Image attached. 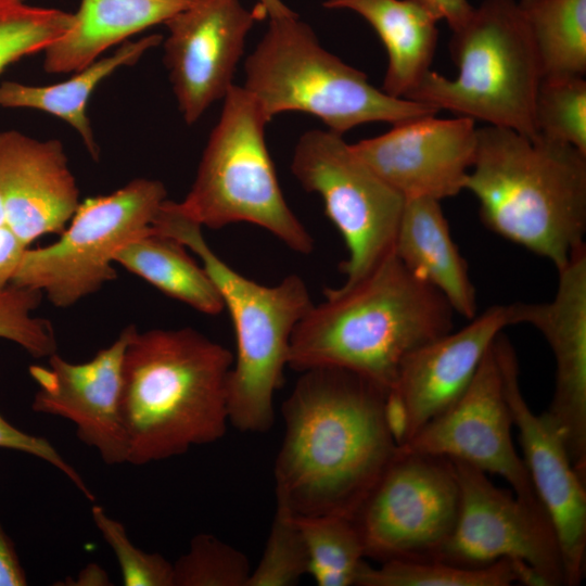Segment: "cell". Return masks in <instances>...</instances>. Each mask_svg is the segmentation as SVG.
<instances>
[{"instance_id": "8fae6325", "label": "cell", "mask_w": 586, "mask_h": 586, "mask_svg": "<svg viewBox=\"0 0 586 586\" xmlns=\"http://www.w3.org/2000/svg\"><path fill=\"white\" fill-rule=\"evenodd\" d=\"M458 510L453 461L397 448L353 519L366 558L432 561L451 535Z\"/></svg>"}, {"instance_id": "d6986e66", "label": "cell", "mask_w": 586, "mask_h": 586, "mask_svg": "<svg viewBox=\"0 0 586 586\" xmlns=\"http://www.w3.org/2000/svg\"><path fill=\"white\" fill-rule=\"evenodd\" d=\"M553 298L512 303L514 324L537 329L556 362L555 390L545 411L560 429L577 473L586 480V247L558 270Z\"/></svg>"}, {"instance_id": "d4e9b609", "label": "cell", "mask_w": 586, "mask_h": 586, "mask_svg": "<svg viewBox=\"0 0 586 586\" xmlns=\"http://www.w3.org/2000/svg\"><path fill=\"white\" fill-rule=\"evenodd\" d=\"M186 249L151 229L119 250L114 263L198 311L218 315L225 309L219 291Z\"/></svg>"}, {"instance_id": "4dcf8cb0", "label": "cell", "mask_w": 586, "mask_h": 586, "mask_svg": "<svg viewBox=\"0 0 586 586\" xmlns=\"http://www.w3.org/2000/svg\"><path fill=\"white\" fill-rule=\"evenodd\" d=\"M247 557L212 534H198L173 563V586H246Z\"/></svg>"}, {"instance_id": "4316f807", "label": "cell", "mask_w": 586, "mask_h": 586, "mask_svg": "<svg viewBox=\"0 0 586 586\" xmlns=\"http://www.w3.org/2000/svg\"><path fill=\"white\" fill-rule=\"evenodd\" d=\"M542 586L526 564L501 559L483 568H466L443 561H387L379 568L365 562L356 586Z\"/></svg>"}, {"instance_id": "60d3db41", "label": "cell", "mask_w": 586, "mask_h": 586, "mask_svg": "<svg viewBox=\"0 0 586 586\" xmlns=\"http://www.w3.org/2000/svg\"><path fill=\"white\" fill-rule=\"evenodd\" d=\"M7 225L3 206L0 200V226Z\"/></svg>"}, {"instance_id": "d6a6232c", "label": "cell", "mask_w": 586, "mask_h": 586, "mask_svg": "<svg viewBox=\"0 0 586 586\" xmlns=\"http://www.w3.org/2000/svg\"><path fill=\"white\" fill-rule=\"evenodd\" d=\"M42 295L14 284L0 291V339L18 345L34 358H48L58 352L52 323L34 315Z\"/></svg>"}, {"instance_id": "1f68e13d", "label": "cell", "mask_w": 586, "mask_h": 586, "mask_svg": "<svg viewBox=\"0 0 586 586\" xmlns=\"http://www.w3.org/2000/svg\"><path fill=\"white\" fill-rule=\"evenodd\" d=\"M308 574V556L297 517L276 504L262 558L246 586H293Z\"/></svg>"}, {"instance_id": "5b68a950", "label": "cell", "mask_w": 586, "mask_h": 586, "mask_svg": "<svg viewBox=\"0 0 586 586\" xmlns=\"http://www.w3.org/2000/svg\"><path fill=\"white\" fill-rule=\"evenodd\" d=\"M152 229L191 250L216 285L235 333L237 355L228 381L229 423L264 433L275 418L273 396L283 382L292 332L313 305L304 280L289 275L265 285L239 273L209 247L202 227L166 200Z\"/></svg>"}, {"instance_id": "4fadbf2b", "label": "cell", "mask_w": 586, "mask_h": 586, "mask_svg": "<svg viewBox=\"0 0 586 586\" xmlns=\"http://www.w3.org/2000/svg\"><path fill=\"white\" fill-rule=\"evenodd\" d=\"M512 424L494 341L463 394L398 448L461 461L499 475L520 500L546 510L513 446Z\"/></svg>"}, {"instance_id": "cb8c5ba5", "label": "cell", "mask_w": 586, "mask_h": 586, "mask_svg": "<svg viewBox=\"0 0 586 586\" xmlns=\"http://www.w3.org/2000/svg\"><path fill=\"white\" fill-rule=\"evenodd\" d=\"M160 34L127 40L107 55H102L61 82L47 86L17 81L0 84V107L30 109L53 115L79 136L93 160L100 149L87 114L88 102L97 87L117 69L135 65L148 51L162 43Z\"/></svg>"}, {"instance_id": "74e56055", "label": "cell", "mask_w": 586, "mask_h": 586, "mask_svg": "<svg viewBox=\"0 0 586 586\" xmlns=\"http://www.w3.org/2000/svg\"><path fill=\"white\" fill-rule=\"evenodd\" d=\"M437 20L444 21L454 30L461 26L473 11L468 0H416Z\"/></svg>"}, {"instance_id": "277c9868", "label": "cell", "mask_w": 586, "mask_h": 586, "mask_svg": "<svg viewBox=\"0 0 586 586\" xmlns=\"http://www.w3.org/2000/svg\"><path fill=\"white\" fill-rule=\"evenodd\" d=\"M483 224L558 270L586 247V154L542 136L477 127L464 189Z\"/></svg>"}, {"instance_id": "30bf717a", "label": "cell", "mask_w": 586, "mask_h": 586, "mask_svg": "<svg viewBox=\"0 0 586 586\" xmlns=\"http://www.w3.org/2000/svg\"><path fill=\"white\" fill-rule=\"evenodd\" d=\"M291 171L308 192L319 194L348 255L340 265L351 284L394 251L405 199L382 180L342 135L304 132L293 152Z\"/></svg>"}, {"instance_id": "7402d4cb", "label": "cell", "mask_w": 586, "mask_h": 586, "mask_svg": "<svg viewBox=\"0 0 586 586\" xmlns=\"http://www.w3.org/2000/svg\"><path fill=\"white\" fill-rule=\"evenodd\" d=\"M394 252L409 270L437 290L455 313L469 320L477 314L469 267L451 238L441 201L405 200Z\"/></svg>"}, {"instance_id": "83f0119b", "label": "cell", "mask_w": 586, "mask_h": 586, "mask_svg": "<svg viewBox=\"0 0 586 586\" xmlns=\"http://www.w3.org/2000/svg\"><path fill=\"white\" fill-rule=\"evenodd\" d=\"M297 522L307 550L308 574L317 585H356L366 556L354 519L314 515L297 517Z\"/></svg>"}, {"instance_id": "e575fe53", "label": "cell", "mask_w": 586, "mask_h": 586, "mask_svg": "<svg viewBox=\"0 0 586 586\" xmlns=\"http://www.w3.org/2000/svg\"><path fill=\"white\" fill-rule=\"evenodd\" d=\"M0 448L16 450L39 458L62 472L89 500H94V495L85 483L80 474L58 451V449L44 437L26 433L10 423L0 413Z\"/></svg>"}, {"instance_id": "5bb4252c", "label": "cell", "mask_w": 586, "mask_h": 586, "mask_svg": "<svg viewBox=\"0 0 586 586\" xmlns=\"http://www.w3.org/2000/svg\"><path fill=\"white\" fill-rule=\"evenodd\" d=\"M264 18L257 4L249 10L240 0H195L165 23L164 63L188 125L234 85L246 36Z\"/></svg>"}, {"instance_id": "d590c367", "label": "cell", "mask_w": 586, "mask_h": 586, "mask_svg": "<svg viewBox=\"0 0 586 586\" xmlns=\"http://www.w3.org/2000/svg\"><path fill=\"white\" fill-rule=\"evenodd\" d=\"M27 247L8 225L0 226V291L11 284Z\"/></svg>"}, {"instance_id": "52a82bcc", "label": "cell", "mask_w": 586, "mask_h": 586, "mask_svg": "<svg viewBox=\"0 0 586 586\" xmlns=\"http://www.w3.org/2000/svg\"><path fill=\"white\" fill-rule=\"evenodd\" d=\"M448 47L457 76L430 69L405 99L536 137L542 72L517 0H483L451 30Z\"/></svg>"}, {"instance_id": "ba28073f", "label": "cell", "mask_w": 586, "mask_h": 586, "mask_svg": "<svg viewBox=\"0 0 586 586\" xmlns=\"http://www.w3.org/2000/svg\"><path fill=\"white\" fill-rule=\"evenodd\" d=\"M222 100L194 181L177 208L211 229L253 224L309 254L314 239L286 203L266 144L269 120L244 87L233 85Z\"/></svg>"}, {"instance_id": "7c38bea8", "label": "cell", "mask_w": 586, "mask_h": 586, "mask_svg": "<svg viewBox=\"0 0 586 586\" xmlns=\"http://www.w3.org/2000/svg\"><path fill=\"white\" fill-rule=\"evenodd\" d=\"M453 463L459 484L458 517L434 560L483 568L510 559L528 565L542 586L565 585L561 551L547 511L495 486L485 472L461 461Z\"/></svg>"}, {"instance_id": "8d00e7d4", "label": "cell", "mask_w": 586, "mask_h": 586, "mask_svg": "<svg viewBox=\"0 0 586 586\" xmlns=\"http://www.w3.org/2000/svg\"><path fill=\"white\" fill-rule=\"evenodd\" d=\"M26 572L14 543L0 524V586H25Z\"/></svg>"}, {"instance_id": "ac0fdd59", "label": "cell", "mask_w": 586, "mask_h": 586, "mask_svg": "<svg viewBox=\"0 0 586 586\" xmlns=\"http://www.w3.org/2000/svg\"><path fill=\"white\" fill-rule=\"evenodd\" d=\"M377 137L360 140L354 152L404 199L453 198L464 189L476 150L477 126L470 118H412Z\"/></svg>"}, {"instance_id": "44dd1931", "label": "cell", "mask_w": 586, "mask_h": 586, "mask_svg": "<svg viewBox=\"0 0 586 586\" xmlns=\"http://www.w3.org/2000/svg\"><path fill=\"white\" fill-rule=\"evenodd\" d=\"M195 0H80L69 28L43 51L49 74L74 73Z\"/></svg>"}, {"instance_id": "8992f818", "label": "cell", "mask_w": 586, "mask_h": 586, "mask_svg": "<svg viewBox=\"0 0 586 586\" xmlns=\"http://www.w3.org/2000/svg\"><path fill=\"white\" fill-rule=\"evenodd\" d=\"M244 88L270 120L283 112L316 116L342 135L372 122L392 125L438 111L395 98L372 86L367 75L326 50L311 27L296 15L269 18L247 56Z\"/></svg>"}, {"instance_id": "836d02e7", "label": "cell", "mask_w": 586, "mask_h": 586, "mask_svg": "<svg viewBox=\"0 0 586 586\" xmlns=\"http://www.w3.org/2000/svg\"><path fill=\"white\" fill-rule=\"evenodd\" d=\"M94 525L113 550L125 586H173V563L162 555L146 552L130 540L122 522L98 505L91 508Z\"/></svg>"}, {"instance_id": "2e32d148", "label": "cell", "mask_w": 586, "mask_h": 586, "mask_svg": "<svg viewBox=\"0 0 586 586\" xmlns=\"http://www.w3.org/2000/svg\"><path fill=\"white\" fill-rule=\"evenodd\" d=\"M511 304H497L413 351L387 395V418L398 446L449 408L466 391L495 339L513 326Z\"/></svg>"}, {"instance_id": "f1b7e54d", "label": "cell", "mask_w": 586, "mask_h": 586, "mask_svg": "<svg viewBox=\"0 0 586 586\" xmlns=\"http://www.w3.org/2000/svg\"><path fill=\"white\" fill-rule=\"evenodd\" d=\"M73 13L0 0V74L21 59L43 52L71 26Z\"/></svg>"}, {"instance_id": "ab89813d", "label": "cell", "mask_w": 586, "mask_h": 586, "mask_svg": "<svg viewBox=\"0 0 586 586\" xmlns=\"http://www.w3.org/2000/svg\"><path fill=\"white\" fill-rule=\"evenodd\" d=\"M257 5L263 9L268 18H278L296 15L281 0H257Z\"/></svg>"}, {"instance_id": "ffe728a7", "label": "cell", "mask_w": 586, "mask_h": 586, "mask_svg": "<svg viewBox=\"0 0 586 586\" xmlns=\"http://www.w3.org/2000/svg\"><path fill=\"white\" fill-rule=\"evenodd\" d=\"M0 200L8 227L26 246L60 234L80 203L62 142L1 130Z\"/></svg>"}, {"instance_id": "603a6c76", "label": "cell", "mask_w": 586, "mask_h": 586, "mask_svg": "<svg viewBox=\"0 0 586 586\" xmlns=\"http://www.w3.org/2000/svg\"><path fill=\"white\" fill-rule=\"evenodd\" d=\"M331 10H349L378 34L387 53L382 90L406 98L431 69L438 20L416 0H327Z\"/></svg>"}, {"instance_id": "9a60e30c", "label": "cell", "mask_w": 586, "mask_h": 586, "mask_svg": "<svg viewBox=\"0 0 586 586\" xmlns=\"http://www.w3.org/2000/svg\"><path fill=\"white\" fill-rule=\"evenodd\" d=\"M495 348L523 461L558 538L565 586H577L585 575L586 480L575 470L557 424L546 412L536 415L527 405L519 383L514 348L502 332L495 340Z\"/></svg>"}, {"instance_id": "484cf974", "label": "cell", "mask_w": 586, "mask_h": 586, "mask_svg": "<svg viewBox=\"0 0 586 586\" xmlns=\"http://www.w3.org/2000/svg\"><path fill=\"white\" fill-rule=\"evenodd\" d=\"M542 79L586 75V0H517Z\"/></svg>"}, {"instance_id": "9c48e42d", "label": "cell", "mask_w": 586, "mask_h": 586, "mask_svg": "<svg viewBox=\"0 0 586 586\" xmlns=\"http://www.w3.org/2000/svg\"><path fill=\"white\" fill-rule=\"evenodd\" d=\"M166 195L160 180L135 178L87 198L55 242L25 250L11 284L39 291L60 308L97 293L116 279L118 251L151 231Z\"/></svg>"}, {"instance_id": "f35d334b", "label": "cell", "mask_w": 586, "mask_h": 586, "mask_svg": "<svg viewBox=\"0 0 586 586\" xmlns=\"http://www.w3.org/2000/svg\"><path fill=\"white\" fill-rule=\"evenodd\" d=\"M69 585L75 586H107L112 585L107 573L98 564L89 563L82 569L76 581Z\"/></svg>"}, {"instance_id": "e0dca14e", "label": "cell", "mask_w": 586, "mask_h": 586, "mask_svg": "<svg viewBox=\"0 0 586 586\" xmlns=\"http://www.w3.org/2000/svg\"><path fill=\"white\" fill-rule=\"evenodd\" d=\"M136 329L135 324L125 327L110 346L88 361L71 362L56 352L48 357V366L29 367V375L38 386L31 410L73 422L78 438L110 466L127 463L123 362Z\"/></svg>"}, {"instance_id": "7a4b0ae2", "label": "cell", "mask_w": 586, "mask_h": 586, "mask_svg": "<svg viewBox=\"0 0 586 586\" xmlns=\"http://www.w3.org/2000/svg\"><path fill=\"white\" fill-rule=\"evenodd\" d=\"M444 296L391 252L357 281L324 291L295 326L288 366L341 368L387 393L404 360L454 329Z\"/></svg>"}, {"instance_id": "f546056e", "label": "cell", "mask_w": 586, "mask_h": 586, "mask_svg": "<svg viewBox=\"0 0 586 586\" xmlns=\"http://www.w3.org/2000/svg\"><path fill=\"white\" fill-rule=\"evenodd\" d=\"M536 133L586 154V80L542 79L534 102Z\"/></svg>"}, {"instance_id": "3957f363", "label": "cell", "mask_w": 586, "mask_h": 586, "mask_svg": "<svg viewBox=\"0 0 586 586\" xmlns=\"http://www.w3.org/2000/svg\"><path fill=\"white\" fill-rule=\"evenodd\" d=\"M233 360L190 327L136 329L123 362L127 463L162 461L225 436Z\"/></svg>"}, {"instance_id": "6da1fadb", "label": "cell", "mask_w": 586, "mask_h": 586, "mask_svg": "<svg viewBox=\"0 0 586 586\" xmlns=\"http://www.w3.org/2000/svg\"><path fill=\"white\" fill-rule=\"evenodd\" d=\"M387 395L349 370L302 371L281 408L276 504L297 517L354 518L398 448Z\"/></svg>"}]
</instances>
